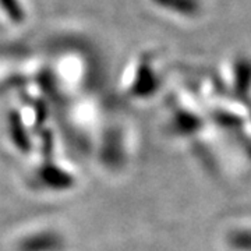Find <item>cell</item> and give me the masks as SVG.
I'll return each mask as SVG.
<instances>
[{"label": "cell", "mask_w": 251, "mask_h": 251, "mask_svg": "<svg viewBox=\"0 0 251 251\" xmlns=\"http://www.w3.org/2000/svg\"><path fill=\"white\" fill-rule=\"evenodd\" d=\"M158 6L163 9L172 10L179 13L181 16L194 17L201 11V1L200 0H153Z\"/></svg>", "instance_id": "1"}, {"label": "cell", "mask_w": 251, "mask_h": 251, "mask_svg": "<svg viewBox=\"0 0 251 251\" xmlns=\"http://www.w3.org/2000/svg\"><path fill=\"white\" fill-rule=\"evenodd\" d=\"M234 88L242 95L247 97L251 91V62L242 59L234 67Z\"/></svg>", "instance_id": "2"}, {"label": "cell", "mask_w": 251, "mask_h": 251, "mask_svg": "<svg viewBox=\"0 0 251 251\" xmlns=\"http://www.w3.org/2000/svg\"><path fill=\"white\" fill-rule=\"evenodd\" d=\"M229 246L236 251H251V227H237L230 232Z\"/></svg>", "instance_id": "3"}]
</instances>
